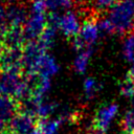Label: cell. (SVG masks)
<instances>
[{
	"label": "cell",
	"mask_w": 134,
	"mask_h": 134,
	"mask_svg": "<svg viewBox=\"0 0 134 134\" xmlns=\"http://www.w3.org/2000/svg\"><path fill=\"white\" fill-rule=\"evenodd\" d=\"M115 32L129 34L134 29V0H121L109 9V17Z\"/></svg>",
	"instance_id": "obj_1"
},
{
	"label": "cell",
	"mask_w": 134,
	"mask_h": 134,
	"mask_svg": "<svg viewBox=\"0 0 134 134\" xmlns=\"http://www.w3.org/2000/svg\"><path fill=\"white\" fill-rule=\"evenodd\" d=\"M98 23L92 19H88L83 22L79 35L73 39V47L76 51H82L88 47H92L99 36Z\"/></svg>",
	"instance_id": "obj_2"
},
{
	"label": "cell",
	"mask_w": 134,
	"mask_h": 134,
	"mask_svg": "<svg viewBox=\"0 0 134 134\" xmlns=\"http://www.w3.org/2000/svg\"><path fill=\"white\" fill-rule=\"evenodd\" d=\"M117 111H118V106L114 103L100 106L95 111L92 117L90 129L99 132L102 134H106L107 130L110 127V124L117 114Z\"/></svg>",
	"instance_id": "obj_3"
},
{
	"label": "cell",
	"mask_w": 134,
	"mask_h": 134,
	"mask_svg": "<svg viewBox=\"0 0 134 134\" xmlns=\"http://www.w3.org/2000/svg\"><path fill=\"white\" fill-rule=\"evenodd\" d=\"M48 24V15L46 13L30 10L26 23L23 27L26 41H36L41 36Z\"/></svg>",
	"instance_id": "obj_4"
},
{
	"label": "cell",
	"mask_w": 134,
	"mask_h": 134,
	"mask_svg": "<svg viewBox=\"0 0 134 134\" xmlns=\"http://www.w3.org/2000/svg\"><path fill=\"white\" fill-rule=\"evenodd\" d=\"M39 118L30 111L22 109L15 115L9 125V130L15 134H28L37 127Z\"/></svg>",
	"instance_id": "obj_5"
},
{
	"label": "cell",
	"mask_w": 134,
	"mask_h": 134,
	"mask_svg": "<svg viewBox=\"0 0 134 134\" xmlns=\"http://www.w3.org/2000/svg\"><path fill=\"white\" fill-rule=\"evenodd\" d=\"M80 21L76 15L72 12H66L60 16L58 29H60L67 38H75L81 30Z\"/></svg>",
	"instance_id": "obj_6"
},
{
	"label": "cell",
	"mask_w": 134,
	"mask_h": 134,
	"mask_svg": "<svg viewBox=\"0 0 134 134\" xmlns=\"http://www.w3.org/2000/svg\"><path fill=\"white\" fill-rule=\"evenodd\" d=\"M28 15L20 4H10L6 8V23L8 27H24Z\"/></svg>",
	"instance_id": "obj_7"
},
{
	"label": "cell",
	"mask_w": 134,
	"mask_h": 134,
	"mask_svg": "<svg viewBox=\"0 0 134 134\" xmlns=\"http://www.w3.org/2000/svg\"><path fill=\"white\" fill-rule=\"evenodd\" d=\"M92 50H93L92 47H88V48L80 51L79 54L76 55V58L73 62V67H74V70L77 73L83 74V73L86 72L89 60L92 55Z\"/></svg>",
	"instance_id": "obj_8"
},
{
	"label": "cell",
	"mask_w": 134,
	"mask_h": 134,
	"mask_svg": "<svg viewBox=\"0 0 134 134\" xmlns=\"http://www.w3.org/2000/svg\"><path fill=\"white\" fill-rule=\"evenodd\" d=\"M57 27L51 25V24H47L46 28L43 30V32L41 34V36L38 38V41L39 44L46 50H48L52 45H53V42H54V38H55V32H57Z\"/></svg>",
	"instance_id": "obj_9"
},
{
	"label": "cell",
	"mask_w": 134,
	"mask_h": 134,
	"mask_svg": "<svg viewBox=\"0 0 134 134\" xmlns=\"http://www.w3.org/2000/svg\"><path fill=\"white\" fill-rule=\"evenodd\" d=\"M59 71V65L57 64L55 60L47 54L42 66L41 69L39 71V75L38 76H45V77H51L52 75H54L57 72Z\"/></svg>",
	"instance_id": "obj_10"
},
{
	"label": "cell",
	"mask_w": 134,
	"mask_h": 134,
	"mask_svg": "<svg viewBox=\"0 0 134 134\" xmlns=\"http://www.w3.org/2000/svg\"><path fill=\"white\" fill-rule=\"evenodd\" d=\"M120 128L121 131L134 134V103L132 104L131 108L124 114L120 120Z\"/></svg>",
	"instance_id": "obj_11"
},
{
	"label": "cell",
	"mask_w": 134,
	"mask_h": 134,
	"mask_svg": "<svg viewBox=\"0 0 134 134\" xmlns=\"http://www.w3.org/2000/svg\"><path fill=\"white\" fill-rule=\"evenodd\" d=\"M122 54L125 60L132 63L134 61V34H130L124 41Z\"/></svg>",
	"instance_id": "obj_12"
},
{
	"label": "cell",
	"mask_w": 134,
	"mask_h": 134,
	"mask_svg": "<svg viewBox=\"0 0 134 134\" xmlns=\"http://www.w3.org/2000/svg\"><path fill=\"white\" fill-rule=\"evenodd\" d=\"M99 88H100V86L98 85V83L92 77H87L84 82V91H85L87 98L93 97L97 93Z\"/></svg>",
	"instance_id": "obj_13"
},
{
	"label": "cell",
	"mask_w": 134,
	"mask_h": 134,
	"mask_svg": "<svg viewBox=\"0 0 134 134\" xmlns=\"http://www.w3.org/2000/svg\"><path fill=\"white\" fill-rule=\"evenodd\" d=\"M120 94L126 97H133L134 96V82L128 77L127 75L119 84Z\"/></svg>",
	"instance_id": "obj_14"
},
{
	"label": "cell",
	"mask_w": 134,
	"mask_h": 134,
	"mask_svg": "<svg viewBox=\"0 0 134 134\" xmlns=\"http://www.w3.org/2000/svg\"><path fill=\"white\" fill-rule=\"evenodd\" d=\"M98 27H99V30L102 32L107 34V35H112L115 32V28H114V26H113V24L109 18L102 19L98 22Z\"/></svg>",
	"instance_id": "obj_15"
},
{
	"label": "cell",
	"mask_w": 134,
	"mask_h": 134,
	"mask_svg": "<svg viewBox=\"0 0 134 134\" xmlns=\"http://www.w3.org/2000/svg\"><path fill=\"white\" fill-rule=\"evenodd\" d=\"M121 0H95L96 7L99 9H106V8H111Z\"/></svg>",
	"instance_id": "obj_16"
},
{
	"label": "cell",
	"mask_w": 134,
	"mask_h": 134,
	"mask_svg": "<svg viewBox=\"0 0 134 134\" xmlns=\"http://www.w3.org/2000/svg\"><path fill=\"white\" fill-rule=\"evenodd\" d=\"M7 27L6 23V8L2 4H0V34Z\"/></svg>",
	"instance_id": "obj_17"
},
{
	"label": "cell",
	"mask_w": 134,
	"mask_h": 134,
	"mask_svg": "<svg viewBox=\"0 0 134 134\" xmlns=\"http://www.w3.org/2000/svg\"><path fill=\"white\" fill-rule=\"evenodd\" d=\"M48 9L55 12L58 8H60V0H45Z\"/></svg>",
	"instance_id": "obj_18"
},
{
	"label": "cell",
	"mask_w": 134,
	"mask_h": 134,
	"mask_svg": "<svg viewBox=\"0 0 134 134\" xmlns=\"http://www.w3.org/2000/svg\"><path fill=\"white\" fill-rule=\"evenodd\" d=\"M127 76H128V77H130V79L134 82V61L132 62V66H131V68H130V70L128 71Z\"/></svg>",
	"instance_id": "obj_19"
},
{
	"label": "cell",
	"mask_w": 134,
	"mask_h": 134,
	"mask_svg": "<svg viewBox=\"0 0 134 134\" xmlns=\"http://www.w3.org/2000/svg\"><path fill=\"white\" fill-rule=\"evenodd\" d=\"M28 134H43V132H42V130L40 129V127H39L38 124H37V127H36L34 130H31Z\"/></svg>",
	"instance_id": "obj_20"
},
{
	"label": "cell",
	"mask_w": 134,
	"mask_h": 134,
	"mask_svg": "<svg viewBox=\"0 0 134 134\" xmlns=\"http://www.w3.org/2000/svg\"><path fill=\"white\" fill-rule=\"evenodd\" d=\"M2 50H3V44H2V42H1V40H0V58H1Z\"/></svg>",
	"instance_id": "obj_21"
},
{
	"label": "cell",
	"mask_w": 134,
	"mask_h": 134,
	"mask_svg": "<svg viewBox=\"0 0 134 134\" xmlns=\"http://www.w3.org/2000/svg\"><path fill=\"white\" fill-rule=\"evenodd\" d=\"M118 134H130V133H128V132H125V131H120Z\"/></svg>",
	"instance_id": "obj_22"
}]
</instances>
